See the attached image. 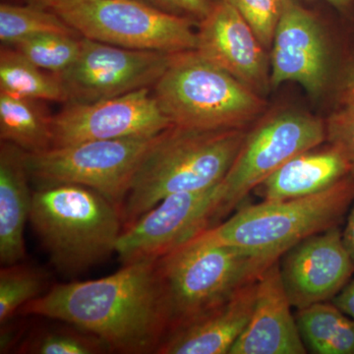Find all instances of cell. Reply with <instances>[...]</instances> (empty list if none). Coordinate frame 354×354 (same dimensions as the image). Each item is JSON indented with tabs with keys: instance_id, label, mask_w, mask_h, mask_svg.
Listing matches in <instances>:
<instances>
[{
	"instance_id": "52a82bcc",
	"label": "cell",
	"mask_w": 354,
	"mask_h": 354,
	"mask_svg": "<svg viewBox=\"0 0 354 354\" xmlns=\"http://www.w3.org/2000/svg\"><path fill=\"white\" fill-rule=\"evenodd\" d=\"M57 13L81 37L133 48L179 53L196 50V21L141 0H30Z\"/></svg>"
},
{
	"instance_id": "4316f807",
	"label": "cell",
	"mask_w": 354,
	"mask_h": 354,
	"mask_svg": "<svg viewBox=\"0 0 354 354\" xmlns=\"http://www.w3.org/2000/svg\"><path fill=\"white\" fill-rule=\"evenodd\" d=\"M326 141L346 158L354 178V73L337 91V100L325 120Z\"/></svg>"
},
{
	"instance_id": "f1b7e54d",
	"label": "cell",
	"mask_w": 354,
	"mask_h": 354,
	"mask_svg": "<svg viewBox=\"0 0 354 354\" xmlns=\"http://www.w3.org/2000/svg\"><path fill=\"white\" fill-rule=\"evenodd\" d=\"M177 12L200 22L208 14L213 0H171Z\"/></svg>"
},
{
	"instance_id": "ba28073f",
	"label": "cell",
	"mask_w": 354,
	"mask_h": 354,
	"mask_svg": "<svg viewBox=\"0 0 354 354\" xmlns=\"http://www.w3.org/2000/svg\"><path fill=\"white\" fill-rule=\"evenodd\" d=\"M326 138L325 120L312 114L295 109L264 114L247 131L234 164L221 181L216 223L239 208L249 193L281 165L320 146Z\"/></svg>"
},
{
	"instance_id": "484cf974",
	"label": "cell",
	"mask_w": 354,
	"mask_h": 354,
	"mask_svg": "<svg viewBox=\"0 0 354 354\" xmlns=\"http://www.w3.org/2000/svg\"><path fill=\"white\" fill-rule=\"evenodd\" d=\"M81 38L48 32L25 39L13 48L39 68L60 75L74 64L80 55Z\"/></svg>"
},
{
	"instance_id": "e0dca14e",
	"label": "cell",
	"mask_w": 354,
	"mask_h": 354,
	"mask_svg": "<svg viewBox=\"0 0 354 354\" xmlns=\"http://www.w3.org/2000/svg\"><path fill=\"white\" fill-rule=\"evenodd\" d=\"M256 288L257 279L215 308L171 330L155 354H230L252 315Z\"/></svg>"
},
{
	"instance_id": "ffe728a7",
	"label": "cell",
	"mask_w": 354,
	"mask_h": 354,
	"mask_svg": "<svg viewBox=\"0 0 354 354\" xmlns=\"http://www.w3.org/2000/svg\"><path fill=\"white\" fill-rule=\"evenodd\" d=\"M51 116L41 101L0 92V139L26 153L53 147Z\"/></svg>"
},
{
	"instance_id": "3957f363",
	"label": "cell",
	"mask_w": 354,
	"mask_h": 354,
	"mask_svg": "<svg viewBox=\"0 0 354 354\" xmlns=\"http://www.w3.org/2000/svg\"><path fill=\"white\" fill-rule=\"evenodd\" d=\"M31 223L58 272L76 276L115 253L122 212L101 193L76 184H39Z\"/></svg>"
},
{
	"instance_id": "4fadbf2b",
	"label": "cell",
	"mask_w": 354,
	"mask_h": 354,
	"mask_svg": "<svg viewBox=\"0 0 354 354\" xmlns=\"http://www.w3.org/2000/svg\"><path fill=\"white\" fill-rule=\"evenodd\" d=\"M196 50L265 97L271 88V60L252 27L228 0H213L197 24Z\"/></svg>"
},
{
	"instance_id": "8992f818",
	"label": "cell",
	"mask_w": 354,
	"mask_h": 354,
	"mask_svg": "<svg viewBox=\"0 0 354 354\" xmlns=\"http://www.w3.org/2000/svg\"><path fill=\"white\" fill-rule=\"evenodd\" d=\"M276 261L201 235L162 256L157 266L171 318L169 333L223 304Z\"/></svg>"
},
{
	"instance_id": "603a6c76",
	"label": "cell",
	"mask_w": 354,
	"mask_h": 354,
	"mask_svg": "<svg viewBox=\"0 0 354 354\" xmlns=\"http://www.w3.org/2000/svg\"><path fill=\"white\" fill-rule=\"evenodd\" d=\"M48 32L81 37L57 13L46 7L34 3L17 6L2 2L0 4V41L4 46L13 48L25 39Z\"/></svg>"
},
{
	"instance_id": "30bf717a",
	"label": "cell",
	"mask_w": 354,
	"mask_h": 354,
	"mask_svg": "<svg viewBox=\"0 0 354 354\" xmlns=\"http://www.w3.org/2000/svg\"><path fill=\"white\" fill-rule=\"evenodd\" d=\"M172 53L121 48L82 37L76 62L57 76L64 84L66 102H97L152 88Z\"/></svg>"
},
{
	"instance_id": "ac0fdd59",
	"label": "cell",
	"mask_w": 354,
	"mask_h": 354,
	"mask_svg": "<svg viewBox=\"0 0 354 354\" xmlns=\"http://www.w3.org/2000/svg\"><path fill=\"white\" fill-rule=\"evenodd\" d=\"M27 153L13 144L0 145V263L16 264L26 258L24 230L30 221L32 192L26 164Z\"/></svg>"
},
{
	"instance_id": "836d02e7",
	"label": "cell",
	"mask_w": 354,
	"mask_h": 354,
	"mask_svg": "<svg viewBox=\"0 0 354 354\" xmlns=\"http://www.w3.org/2000/svg\"><path fill=\"white\" fill-rule=\"evenodd\" d=\"M29 1H30V0H28V2H29Z\"/></svg>"
},
{
	"instance_id": "8fae6325",
	"label": "cell",
	"mask_w": 354,
	"mask_h": 354,
	"mask_svg": "<svg viewBox=\"0 0 354 354\" xmlns=\"http://www.w3.org/2000/svg\"><path fill=\"white\" fill-rule=\"evenodd\" d=\"M221 197V183L208 189L165 197L123 230L115 247L121 264L160 259L215 227Z\"/></svg>"
},
{
	"instance_id": "1f68e13d",
	"label": "cell",
	"mask_w": 354,
	"mask_h": 354,
	"mask_svg": "<svg viewBox=\"0 0 354 354\" xmlns=\"http://www.w3.org/2000/svg\"><path fill=\"white\" fill-rule=\"evenodd\" d=\"M335 7L342 15L353 18L354 15V0H324Z\"/></svg>"
},
{
	"instance_id": "4dcf8cb0",
	"label": "cell",
	"mask_w": 354,
	"mask_h": 354,
	"mask_svg": "<svg viewBox=\"0 0 354 354\" xmlns=\"http://www.w3.org/2000/svg\"><path fill=\"white\" fill-rule=\"evenodd\" d=\"M342 241L354 264V201L353 208L346 220V227L342 230Z\"/></svg>"
},
{
	"instance_id": "9a60e30c",
	"label": "cell",
	"mask_w": 354,
	"mask_h": 354,
	"mask_svg": "<svg viewBox=\"0 0 354 354\" xmlns=\"http://www.w3.org/2000/svg\"><path fill=\"white\" fill-rule=\"evenodd\" d=\"M271 88L300 84L311 97H320L329 82V48L314 14L297 0H286L271 48Z\"/></svg>"
},
{
	"instance_id": "83f0119b",
	"label": "cell",
	"mask_w": 354,
	"mask_h": 354,
	"mask_svg": "<svg viewBox=\"0 0 354 354\" xmlns=\"http://www.w3.org/2000/svg\"><path fill=\"white\" fill-rule=\"evenodd\" d=\"M252 27L263 46L271 50L277 25L286 0H228Z\"/></svg>"
},
{
	"instance_id": "6da1fadb",
	"label": "cell",
	"mask_w": 354,
	"mask_h": 354,
	"mask_svg": "<svg viewBox=\"0 0 354 354\" xmlns=\"http://www.w3.org/2000/svg\"><path fill=\"white\" fill-rule=\"evenodd\" d=\"M157 262L139 261L106 278L59 283L20 312L72 324L101 337L113 351L156 353L171 330Z\"/></svg>"
},
{
	"instance_id": "2e32d148",
	"label": "cell",
	"mask_w": 354,
	"mask_h": 354,
	"mask_svg": "<svg viewBox=\"0 0 354 354\" xmlns=\"http://www.w3.org/2000/svg\"><path fill=\"white\" fill-rule=\"evenodd\" d=\"M291 307L278 260L257 279L252 315L230 354L306 353Z\"/></svg>"
},
{
	"instance_id": "d4e9b609",
	"label": "cell",
	"mask_w": 354,
	"mask_h": 354,
	"mask_svg": "<svg viewBox=\"0 0 354 354\" xmlns=\"http://www.w3.org/2000/svg\"><path fill=\"white\" fill-rule=\"evenodd\" d=\"M46 274L35 266L16 263L0 271V325L12 320L26 304L44 295Z\"/></svg>"
},
{
	"instance_id": "5b68a950",
	"label": "cell",
	"mask_w": 354,
	"mask_h": 354,
	"mask_svg": "<svg viewBox=\"0 0 354 354\" xmlns=\"http://www.w3.org/2000/svg\"><path fill=\"white\" fill-rule=\"evenodd\" d=\"M353 201L354 178L349 176L311 196L239 207L234 216L199 235L214 243L279 260L298 242L341 225Z\"/></svg>"
},
{
	"instance_id": "7402d4cb",
	"label": "cell",
	"mask_w": 354,
	"mask_h": 354,
	"mask_svg": "<svg viewBox=\"0 0 354 354\" xmlns=\"http://www.w3.org/2000/svg\"><path fill=\"white\" fill-rule=\"evenodd\" d=\"M0 92L41 102H67L59 77L39 68L14 48L0 50Z\"/></svg>"
},
{
	"instance_id": "277c9868",
	"label": "cell",
	"mask_w": 354,
	"mask_h": 354,
	"mask_svg": "<svg viewBox=\"0 0 354 354\" xmlns=\"http://www.w3.org/2000/svg\"><path fill=\"white\" fill-rule=\"evenodd\" d=\"M152 88L158 108L174 127L249 129L267 109L264 97L196 50L172 53Z\"/></svg>"
},
{
	"instance_id": "cb8c5ba5",
	"label": "cell",
	"mask_w": 354,
	"mask_h": 354,
	"mask_svg": "<svg viewBox=\"0 0 354 354\" xmlns=\"http://www.w3.org/2000/svg\"><path fill=\"white\" fill-rule=\"evenodd\" d=\"M50 326L32 333L22 342L18 353L25 354H104L111 348L88 330L72 324Z\"/></svg>"
},
{
	"instance_id": "5bb4252c",
	"label": "cell",
	"mask_w": 354,
	"mask_h": 354,
	"mask_svg": "<svg viewBox=\"0 0 354 354\" xmlns=\"http://www.w3.org/2000/svg\"><path fill=\"white\" fill-rule=\"evenodd\" d=\"M279 262L286 295L297 310L330 301L354 272L339 225L298 242Z\"/></svg>"
},
{
	"instance_id": "7c38bea8",
	"label": "cell",
	"mask_w": 354,
	"mask_h": 354,
	"mask_svg": "<svg viewBox=\"0 0 354 354\" xmlns=\"http://www.w3.org/2000/svg\"><path fill=\"white\" fill-rule=\"evenodd\" d=\"M171 127L151 88L92 102H66L51 116L53 147L87 141L151 138Z\"/></svg>"
},
{
	"instance_id": "d6986e66",
	"label": "cell",
	"mask_w": 354,
	"mask_h": 354,
	"mask_svg": "<svg viewBox=\"0 0 354 354\" xmlns=\"http://www.w3.org/2000/svg\"><path fill=\"white\" fill-rule=\"evenodd\" d=\"M315 149L291 158L253 192L262 201L297 199L322 192L351 176L348 162L337 148Z\"/></svg>"
},
{
	"instance_id": "d6a6232c",
	"label": "cell",
	"mask_w": 354,
	"mask_h": 354,
	"mask_svg": "<svg viewBox=\"0 0 354 354\" xmlns=\"http://www.w3.org/2000/svg\"><path fill=\"white\" fill-rule=\"evenodd\" d=\"M141 1L146 2L150 6L157 7L158 9L167 11V12L176 14L180 15L176 9V7L172 4L171 0H141Z\"/></svg>"
},
{
	"instance_id": "7a4b0ae2",
	"label": "cell",
	"mask_w": 354,
	"mask_h": 354,
	"mask_svg": "<svg viewBox=\"0 0 354 354\" xmlns=\"http://www.w3.org/2000/svg\"><path fill=\"white\" fill-rule=\"evenodd\" d=\"M247 131L171 125L160 133L135 172L123 203L124 228L169 195L208 189L221 183Z\"/></svg>"
},
{
	"instance_id": "9c48e42d",
	"label": "cell",
	"mask_w": 354,
	"mask_h": 354,
	"mask_svg": "<svg viewBox=\"0 0 354 354\" xmlns=\"http://www.w3.org/2000/svg\"><path fill=\"white\" fill-rule=\"evenodd\" d=\"M157 136L51 147L43 152L27 153L26 164L30 177L39 184L85 186L122 209L135 172Z\"/></svg>"
},
{
	"instance_id": "44dd1931",
	"label": "cell",
	"mask_w": 354,
	"mask_h": 354,
	"mask_svg": "<svg viewBox=\"0 0 354 354\" xmlns=\"http://www.w3.org/2000/svg\"><path fill=\"white\" fill-rule=\"evenodd\" d=\"M298 330L314 354H354V320L333 302L297 310Z\"/></svg>"
},
{
	"instance_id": "f546056e",
	"label": "cell",
	"mask_w": 354,
	"mask_h": 354,
	"mask_svg": "<svg viewBox=\"0 0 354 354\" xmlns=\"http://www.w3.org/2000/svg\"><path fill=\"white\" fill-rule=\"evenodd\" d=\"M330 302L354 320V279L349 281Z\"/></svg>"
}]
</instances>
